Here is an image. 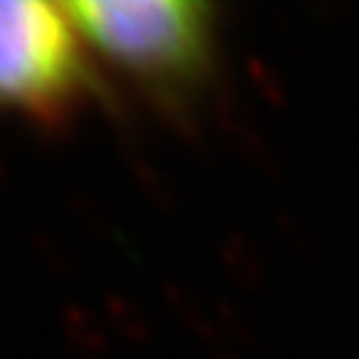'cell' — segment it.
Instances as JSON below:
<instances>
[{
    "label": "cell",
    "instance_id": "1",
    "mask_svg": "<svg viewBox=\"0 0 359 359\" xmlns=\"http://www.w3.org/2000/svg\"><path fill=\"white\" fill-rule=\"evenodd\" d=\"M68 9L88 48L147 91L187 97L215 68L218 23L204 0H82Z\"/></svg>",
    "mask_w": 359,
    "mask_h": 359
},
{
    "label": "cell",
    "instance_id": "2",
    "mask_svg": "<svg viewBox=\"0 0 359 359\" xmlns=\"http://www.w3.org/2000/svg\"><path fill=\"white\" fill-rule=\"evenodd\" d=\"M91 94L88 43L68 4L0 0V108L60 125Z\"/></svg>",
    "mask_w": 359,
    "mask_h": 359
}]
</instances>
